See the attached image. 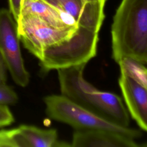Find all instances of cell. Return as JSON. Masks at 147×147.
<instances>
[{
    "label": "cell",
    "mask_w": 147,
    "mask_h": 147,
    "mask_svg": "<svg viewBox=\"0 0 147 147\" xmlns=\"http://www.w3.org/2000/svg\"><path fill=\"white\" fill-rule=\"evenodd\" d=\"M20 41L48 72L87 62L96 56L98 33L80 26L58 28L32 13L16 21Z\"/></svg>",
    "instance_id": "6da1fadb"
},
{
    "label": "cell",
    "mask_w": 147,
    "mask_h": 147,
    "mask_svg": "<svg viewBox=\"0 0 147 147\" xmlns=\"http://www.w3.org/2000/svg\"><path fill=\"white\" fill-rule=\"evenodd\" d=\"M87 63L57 69L61 95L92 113L117 125L129 127L130 118L117 94L98 90L83 76Z\"/></svg>",
    "instance_id": "7a4b0ae2"
},
{
    "label": "cell",
    "mask_w": 147,
    "mask_h": 147,
    "mask_svg": "<svg viewBox=\"0 0 147 147\" xmlns=\"http://www.w3.org/2000/svg\"><path fill=\"white\" fill-rule=\"evenodd\" d=\"M112 57L147 62V0H122L111 29Z\"/></svg>",
    "instance_id": "3957f363"
},
{
    "label": "cell",
    "mask_w": 147,
    "mask_h": 147,
    "mask_svg": "<svg viewBox=\"0 0 147 147\" xmlns=\"http://www.w3.org/2000/svg\"><path fill=\"white\" fill-rule=\"evenodd\" d=\"M44 102L46 113L50 118L68 124L75 130L107 129L119 132L134 140L142 136L141 131L106 120L62 95L47 96Z\"/></svg>",
    "instance_id": "277c9868"
},
{
    "label": "cell",
    "mask_w": 147,
    "mask_h": 147,
    "mask_svg": "<svg viewBox=\"0 0 147 147\" xmlns=\"http://www.w3.org/2000/svg\"><path fill=\"white\" fill-rule=\"evenodd\" d=\"M20 42L17 22L11 12L0 9V52L13 81L25 87L29 83L30 75L25 67Z\"/></svg>",
    "instance_id": "5b68a950"
},
{
    "label": "cell",
    "mask_w": 147,
    "mask_h": 147,
    "mask_svg": "<svg viewBox=\"0 0 147 147\" xmlns=\"http://www.w3.org/2000/svg\"><path fill=\"white\" fill-rule=\"evenodd\" d=\"M71 17L78 26L98 33L105 18L106 2L86 0H44Z\"/></svg>",
    "instance_id": "8992f818"
},
{
    "label": "cell",
    "mask_w": 147,
    "mask_h": 147,
    "mask_svg": "<svg viewBox=\"0 0 147 147\" xmlns=\"http://www.w3.org/2000/svg\"><path fill=\"white\" fill-rule=\"evenodd\" d=\"M74 147H143L134 139L119 132L102 129L75 130Z\"/></svg>",
    "instance_id": "52a82bcc"
},
{
    "label": "cell",
    "mask_w": 147,
    "mask_h": 147,
    "mask_svg": "<svg viewBox=\"0 0 147 147\" xmlns=\"http://www.w3.org/2000/svg\"><path fill=\"white\" fill-rule=\"evenodd\" d=\"M118 83L128 113L140 128L146 131V88L123 73H121Z\"/></svg>",
    "instance_id": "ba28073f"
},
{
    "label": "cell",
    "mask_w": 147,
    "mask_h": 147,
    "mask_svg": "<svg viewBox=\"0 0 147 147\" xmlns=\"http://www.w3.org/2000/svg\"><path fill=\"white\" fill-rule=\"evenodd\" d=\"M32 13L58 28L78 26L68 14L44 0H22L21 14Z\"/></svg>",
    "instance_id": "9c48e42d"
},
{
    "label": "cell",
    "mask_w": 147,
    "mask_h": 147,
    "mask_svg": "<svg viewBox=\"0 0 147 147\" xmlns=\"http://www.w3.org/2000/svg\"><path fill=\"white\" fill-rule=\"evenodd\" d=\"M18 127L25 138L28 147L71 146V144L58 140L56 129H44L28 125H22Z\"/></svg>",
    "instance_id": "30bf717a"
},
{
    "label": "cell",
    "mask_w": 147,
    "mask_h": 147,
    "mask_svg": "<svg viewBox=\"0 0 147 147\" xmlns=\"http://www.w3.org/2000/svg\"><path fill=\"white\" fill-rule=\"evenodd\" d=\"M121 73L147 88V70L145 64L130 57H123L118 62Z\"/></svg>",
    "instance_id": "8fae6325"
},
{
    "label": "cell",
    "mask_w": 147,
    "mask_h": 147,
    "mask_svg": "<svg viewBox=\"0 0 147 147\" xmlns=\"http://www.w3.org/2000/svg\"><path fill=\"white\" fill-rule=\"evenodd\" d=\"M0 147H28V144L18 127L0 130Z\"/></svg>",
    "instance_id": "7c38bea8"
},
{
    "label": "cell",
    "mask_w": 147,
    "mask_h": 147,
    "mask_svg": "<svg viewBox=\"0 0 147 147\" xmlns=\"http://www.w3.org/2000/svg\"><path fill=\"white\" fill-rule=\"evenodd\" d=\"M18 100L17 94L10 86L6 84L0 85V106L13 105Z\"/></svg>",
    "instance_id": "4fadbf2b"
},
{
    "label": "cell",
    "mask_w": 147,
    "mask_h": 147,
    "mask_svg": "<svg viewBox=\"0 0 147 147\" xmlns=\"http://www.w3.org/2000/svg\"><path fill=\"white\" fill-rule=\"evenodd\" d=\"M14 122V118L7 106H0V129Z\"/></svg>",
    "instance_id": "5bb4252c"
},
{
    "label": "cell",
    "mask_w": 147,
    "mask_h": 147,
    "mask_svg": "<svg viewBox=\"0 0 147 147\" xmlns=\"http://www.w3.org/2000/svg\"><path fill=\"white\" fill-rule=\"evenodd\" d=\"M21 5L22 0H9V10L16 21L20 15Z\"/></svg>",
    "instance_id": "9a60e30c"
},
{
    "label": "cell",
    "mask_w": 147,
    "mask_h": 147,
    "mask_svg": "<svg viewBox=\"0 0 147 147\" xmlns=\"http://www.w3.org/2000/svg\"><path fill=\"white\" fill-rule=\"evenodd\" d=\"M7 67L4 59L0 52V85L6 84Z\"/></svg>",
    "instance_id": "2e32d148"
},
{
    "label": "cell",
    "mask_w": 147,
    "mask_h": 147,
    "mask_svg": "<svg viewBox=\"0 0 147 147\" xmlns=\"http://www.w3.org/2000/svg\"><path fill=\"white\" fill-rule=\"evenodd\" d=\"M88 2H106V0H86Z\"/></svg>",
    "instance_id": "e0dca14e"
}]
</instances>
